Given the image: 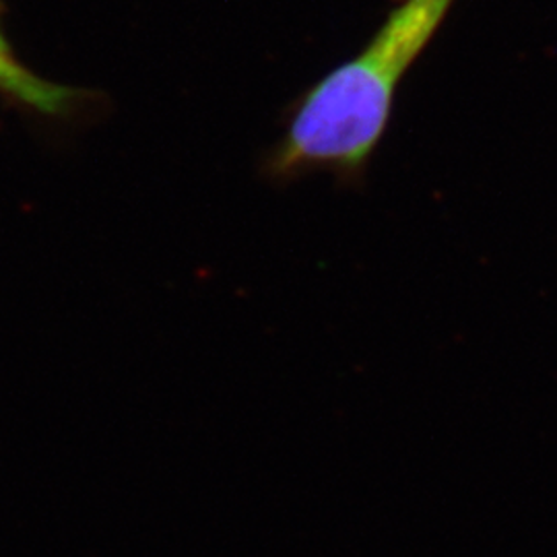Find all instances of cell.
I'll list each match as a JSON object with an SVG mask.
<instances>
[{
	"mask_svg": "<svg viewBox=\"0 0 557 557\" xmlns=\"http://www.w3.org/2000/svg\"><path fill=\"white\" fill-rule=\"evenodd\" d=\"M450 4L453 0H403L356 59L301 98L283 139L262 165L264 178L287 184L317 170L356 176L386 128L398 83Z\"/></svg>",
	"mask_w": 557,
	"mask_h": 557,
	"instance_id": "1",
	"label": "cell"
},
{
	"mask_svg": "<svg viewBox=\"0 0 557 557\" xmlns=\"http://www.w3.org/2000/svg\"><path fill=\"white\" fill-rule=\"evenodd\" d=\"M0 96L15 101L21 108L32 110L46 119H71L81 106L85 94L69 85L41 79L21 62L11 44L4 38L0 21Z\"/></svg>",
	"mask_w": 557,
	"mask_h": 557,
	"instance_id": "2",
	"label": "cell"
}]
</instances>
